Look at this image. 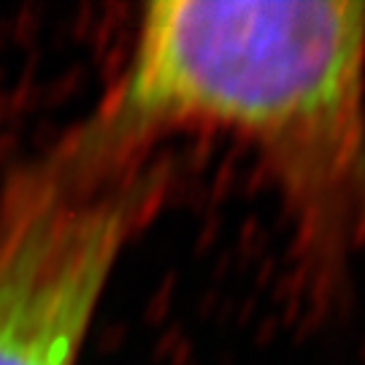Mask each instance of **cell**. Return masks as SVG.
Listing matches in <instances>:
<instances>
[{
    "instance_id": "obj_2",
    "label": "cell",
    "mask_w": 365,
    "mask_h": 365,
    "mask_svg": "<svg viewBox=\"0 0 365 365\" xmlns=\"http://www.w3.org/2000/svg\"><path fill=\"white\" fill-rule=\"evenodd\" d=\"M165 170L76 173L54 157L0 192V365H76L122 249L163 197Z\"/></svg>"
},
{
    "instance_id": "obj_1",
    "label": "cell",
    "mask_w": 365,
    "mask_h": 365,
    "mask_svg": "<svg viewBox=\"0 0 365 365\" xmlns=\"http://www.w3.org/2000/svg\"><path fill=\"white\" fill-rule=\"evenodd\" d=\"M176 130L260 152L317 262L365 249V3H149L114 84L49 152L101 173Z\"/></svg>"
}]
</instances>
